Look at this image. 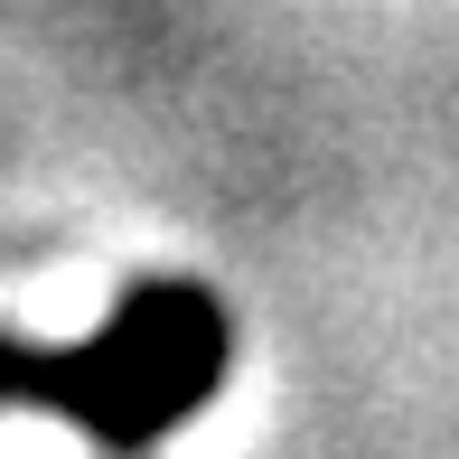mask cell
Wrapping results in <instances>:
<instances>
[{"instance_id":"obj_1","label":"cell","mask_w":459,"mask_h":459,"mask_svg":"<svg viewBox=\"0 0 459 459\" xmlns=\"http://www.w3.org/2000/svg\"><path fill=\"white\" fill-rule=\"evenodd\" d=\"M235 328H225L216 290L197 281H141L122 290V309L75 347H29L0 328V403H48L85 431L94 450L132 459L160 431H178L187 412L216 403Z\"/></svg>"}]
</instances>
